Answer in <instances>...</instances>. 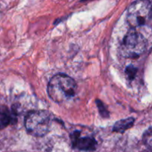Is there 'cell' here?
<instances>
[{"mask_svg":"<svg viewBox=\"0 0 152 152\" xmlns=\"http://www.w3.org/2000/svg\"><path fill=\"white\" fill-rule=\"evenodd\" d=\"M77 84L74 79L65 74H57L50 80L48 86L49 97L56 103H62L75 95Z\"/></svg>","mask_w":152,"mask_h":152,"instance_id":"6da1fadb","label":"cell"},{"mask_svg":"<svg viewBox=\"0 0 152 152\" xmlns=\"http://www.w3.org/2000/svg\"><path fill=\"white\" fill-rule=\"evenodd\" d=\"M151 20V4L148 0H137L128 9L127 21L132 28L144 26Z\"/></svg>","mask_w":152,"mask_h":152,"instance_id":"7a4b0ae2","label":"cell"},{"mask_svg":"<svg viewBox=\"0 0 152 152\" xmlns=\"http://www.w3.org/2000/svg\"><path fill=\"white\" fill-rule=\"evenodd\" d=\"M27 131L35 137H43L50 128V117L47 111H31L25 120Z\"/></svg>","mask_w":152,"mask_h":152,"instance_id":"3957f363","label":"cell"},{"mask_svg":"<svg viewBox=\"0 0 152 152\" xmlns=\"http://www.w3.org/2000/svg\"><path fill=\"white\" fill-rule=\"evenodd\" d=\"M147 46L145 37L137 31H129L123 40L121 54L127 58H135L144 53Z\"/></svg>","mask_w":152,"mask_h":152,"instance_id":"277c9868","label":"cell"},{"mask_svg":"<svg viewBox=\"0 0 152 152\" xmlns=\"http://www.w3.org/2000/svg\"><path fill=\"white\" fill-rule=\"evenodd\" d=\"M72 142L74 148L81 151L95 150L96 147V142L91 137H80V132H74L72 136Z\"/></svg>","mask_w":152,"mask_h":152,"instance_id":"5b68a950","label":"cell"},{"mask_svg":"<svg viewBox=\"0 0 152 152\" xmlns=\"http://www.w3.org/2000/svg\"><path fill=\"white\" fill-rule=\"evenodd\" d=\"M14 119L13 113L5 107L0 108V130L5 128Z\"/></svg>","mask_w":152,"mask_h":152,"instance_id":"8992f818","label":"cell"},{"mask_svg":"<svg viewBox=\"0 0 152 152\" xmlns=\"http://www.w3.org/2000/svg\"><path fill=\"white\" fill-rule=\"evenodd\" d=\"M134 122V119L133 118H127L126 119H123L119 122H116L114 125L113 131L118 133H123L128 130L129 128H132Z\"/></svg>","mask_w":152,"mask_h":152,"instance_id":"52a82bcc","label":"cell"},{"mask_svg":"<svg viewBox=\"0 0 152 152\" xmlns=\"http://www.w3.org/2000/svg\"><path fill=\"white\" fill-rule=\"evenodd\" d=\"M136 72H137V69L133 66H129L127 69H126V74H127V76L129 77V79L134 78Z\"/></svg>","mask_w":152,"mask_h":152,"instance_id":"ba28073f","label":"cell"}]
</instances>
